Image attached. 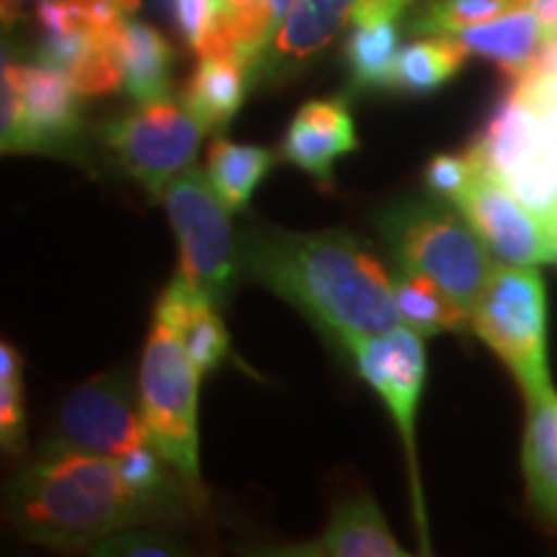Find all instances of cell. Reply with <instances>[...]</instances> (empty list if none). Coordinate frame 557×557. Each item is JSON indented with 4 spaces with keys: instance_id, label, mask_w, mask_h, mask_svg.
<instances>
[{
    "instance_id": "obj_27",
    "label": "cell",
    "mask_w": 557,
    "mask_h": 557,
    "mask_svg": "<svg viewBox=\"0 0 557 557\" xmlns=\"http://www.w3.org/2000/svg\"><path fill=\"white\" fill-rule=\"evenodd\" d=\"M156 13L171 21L181 39L197 50L214 18V0H150Z\"/></svg>"
},
{
    "instance_id": "obj_5",
    "label": "cell",
    "mask_w": 557,
    "mask_h": 557,
    "mask_svg": "<svg viewBox=\"0 0 557 557\" xmlns=\"http://www.w3.org/2000/svg\"><path fill=\"white\" fill-rule=\"evenodd\" d=\"M199 369L176 333L163 323H152L139 361L137 400L150 444L184 480L199 493Z\"/></svg>"
},
{
    "instance_id": "obj_30",
    "label": "cell",
    "mask_w": 557,
    "mask_h": 557,
    "mask_svg": "<svg viewBox=\"0 0 557 557\" xmlns=\"http://www.w3.org/2000/svg\"><path fill=\"white\" fill-rule=\"evenodd\" d=\"M3 152H21V135H24V96H21L18 62L3 54Z\"/></svg>"
},
{
    "instance_id": "obj_8",
    "label": "cell",
    "mask_w": 557,
    "mask_h": 557,
    "mask_svg": "<svg viewBox=\"0 0 557 557\" xmlns=\"http://www.w3.org/2000/svg\"><path fill=\"white\" fill-rule=\"evenodd\" d=\"M421 333L406 329H393L377 338H369L354 351L359 374L374 393L385 403L393 416L403 447L408 455L410 470V493H413L416 527L421 534L423 553H429V527L426 508H423L421 478H418L416 459V410L421 400L423 385H426V348H423Z\"/></svg>"
},
{
    "instance_id": "obj_17",
    "label": "cell",
    "mask_w": 557,
    "mask_h": 557,
    "mask_svg": "<svg viewBox=\"0 0 557 557\" xmlns=\"http://www.w3.org/2000/svg\"><path fill=\"white\" fill-rule=\"evenodd\" d=\"M256 86L253 65L243 58H199L181 101L209 129H225Z\"/></svg>"
},
{
    "instance_id": "obj_2",
    "label": "cell",
    "mask_w": 557,
    "mask_h": 557,
    "mask_svg": "<svg viewBox=\"0 0 557 557\" xmlns=\"http://www.w3.org/2000/svg\"><path fill=\"white\" fill-rule=\"evenodd\" d=\"M163 517L124 483L111 457L47 444L11 485V519L26 540L50 547L96 542Z\"/></svg>"
},
{
    "instance_id": "obj_21",
    "label": "cell",
    "mask_w": 557,
    "mask_h": 557,
    "mask_svg": "<svg viewBox=\"0 0 557 557\" xmlns=\"http://www.w3.org/2000/svg\"><path fill=\"white\" fill-rule=\"evenodd\" d=\"M470 52L455 34H436V37H418L408 41L398 54L393 73V90L403 94H434L455 78L468 62Z\"/></svg>"
},
{
    "instance_id": "obj_28",
    "label": "cell",
    "mask_w": 557,
    "mask_h": 557,
    "mask_svg": "<svg viewBox=\"0 0 557 557\" xmlns=\"http://www.w3.org/2000/svg\"><path fill=\"white\" fill-rule=\"evenodd\" d=\"M478 169V156L472 148L462 156H436L431 158L426 169V189L434 199H442L451 205L457 199V194L465 189L472 173Z\"/></svg>"
},
{
    "instance_id": "obj_9",
    "label": "cell",
    "mask_w": 557,
    "mask_h": 557,
    "mask_svg": "<svg viewBox=\"0 0 557 557\" xmlns=\"http://www.w3.org/2000/svg\"><path fill=\"white\" fill-rule=\"evenodd\" d=\"M143 444H150V436L124 372L83 382L67 393L54 416L52 447L120 459Z\"/></svg>"
},
{
    "instance_id": "obj_14",
    "label": "cell",
    "mask_w": 557,
    "mask_h": 557,
    "mask_svg": "<svg viewBox=\"0 0 557 557\" xmlns=\"http://www.w3.org/2000/svg\"><path fill=\"white\" fill-rule=\"evenodd\" d=\"M274 555L297 557H400L406 549L393 537L387 521L369 493L359 491L346 496L333 508L329 527L318 540L276 549Z\"/></svg>"
},
{
    "instance_id": "obj_11",
    "label": "cell",
    "mask_w": 557,
    "mask_h": 557,
    "mask_svg": "<svg viewBox=\"0 0 557 557\" xmlns=\"http://www.w3.org/2000/svg\"><path fill=\"white\" fill-rule=\"evenodd\" d=\"M359 148L351 109L341 96L312 99L297 109L282 139V158L302 169L320 189L333 186V163Z\"/></svg>"
},
{
    "instance_id": "obj_1",
    "label": "cell",
    "mask_w": 557,
    "mask_h": 557,
    "mask_svg": "<svg viewBox=\"0 0 557 557\" xmlns=\"http://www.w3.org/2000/svg\"><path fill=\"white\" fill-rule=\"evenodd\" d=\"M240 261L253 282L295 305L348 357L369 338L400 325L395 278L344 230L250 227L240 243Z\"/></svg>"
},
{
    "instance_id": "obj_29",
    "label": "cell",
    "mask_w": 557,
    "mask_h": 557,
    "mask_svg": "<svg viewBox=\"0 0 557 557\" xmlns=\"http://www.w3.org/2000/svg\"><path fill=\"white\" fill-rule=\"evenodd\" d=\"M90 553L96 555H181L184 549L173 537L163 532H148V529H124L120 534H111V537L96 542L90 547Z\"/></svg>"
},
{
    "instance_id": "obj_18",
    "label": "cell",
    "mask_w": 557,
    "mask_h": 557,
    "mask_svg": "<svg viewBox=\"0 0 557 557\" xmlns=\"http://www.w3.org/2000/svg\"><path fill=\"white\" fill-rule=\"evenodd\" d=\"M527 406L521 462H524L529 498L540 517L557 529V393L549 389L540 398L527 400Z\"/></svg>"
},
{
    "instance_id": "obj_15",
    "label": "cell",
    "mask_w": 557,
    "mask_h": 557,
    "mask_svg": "<svg viewBox=\"0 0 557 557\" xmlns=\"http://www.w3.org/2000/svg\"><path fill=\"white\" fill-rule=\"evenodd\" d=\"M156 320L176 333L199 374L212 372L227 359L230 336L218 315V305L194 289L181 271L160 295Z\"/></svg>"
},
{
    "instance_id": "obj_7",
    "label": "cell",
    "mask_w": 557,
    "mask_h": 557,
    "mask_svg": "<svg viewBox=\"0 0 557 557\" xmlns=\"http://www.w3.org/2000/svg\"><path fill=\"white\" fill-rule=\"evenodd\" d=\"M207 127L184 101L160 99L137 103V109L103 124V143L132 178L150 194H163L178 176L194 169Z\"/></svg>"
},
{
    "instance_id": "obj_4",
    "label": "cell",
    "mask_w": 557,
    "mask_h": 557,
    "mask_svg": "<svg viewBox=\"0 0 557 557\" xmlns=\"http://www.w3.org/2000/svg\"><path fill=\"white\" fill-rule=\"evenodd\" d=\"M470 331L504 361L527 400L553 389L547 367V295L537 269L496 263L470 312Z\"/></svg>"
},
{
    "instance_id": "obj_24",
    "label": "cell",
    "mask_w": 557,
    "mask_h": 557,
    "mask_svg": "<svg viewBox=\"0 0 557 557\" xmlns=\"http://www.w3.org/2000/svg\"><path fill=\"white\" fill-rule=\"evenodd\" d=\"M521 9H532V0H421L408 13V34H459Z\"/></svg>"
},
{
    "instance_id": "obj_6",
    "label": "cell",
    "mask_w": 557,
    "mask_h": 557,
    "mask_svg": "<svg viewBox=\"0 0 557 557\" xmlns=\"http://www.w3.org/2000/svg\"><path fill=\"white\" fill-rule=\"evenodd\" d=\"M165 212L181 246V274L214 305L233 295L243 261L230 209L199 169L186 171L163 194Z\"/></svg>"
},
{
    "instance_id": "obj_22",
    "label": "cell",
    "mask_w": 557,
    "mask_h": 557,
    "mask_svg": "<svg viewBox=\"0 0 557 557\" xmlns=\"http://www.w3.org/2000/svg\"><path fill=\"white\" fill-rule=\"evenodd\" d=\"M398 21H372V24H351L344 60L354 88L359 90H393L395 62L400 54Z\"/></svg>"
},
{
    "instance_id": "obj_33",
    "label": "cell",
    "mask_w": 557,
    "mask_h": 557,
    "mask_svg": "<svg viewBox=\"0 0 557 557\" xmlns=\"http://www.w3.org/2000/svg\"><path fill=\"white\" fill-rule=\"evenodd\" d=\"M127 13H135L139 9V0H116Z\"/></svg>"
},
{
    "instance_id": "obj_20",
    "label": "cell",
    "mask_w": 557,
    "mask_h": 557,
    "mask_svg": "<svg viewBox=\"0 0 557 557\" xmlns=\"http://www.w3.org/2000/svg\"><path fill=\"white\" fill-rule=\"evenodd\" d=\"M274 160L276 156L267 148L230 143L218 135L207 152V178L230 212H240L267 178Z\"/></svg>"
},
{
    "instance_id": "obj_23",
    "label": "cell",
    "mask_w": 557,
    "mask_h": 557,
    "mask_svg": "<svg viewBox=\"0 0 557 557\" xmlns=\"http://www.w3.org/2000/svg\"><path fill=\"white\" fill-rule=\"evenodd\" d=\"M395 305L398 315L410 331L421 336L451 333L470 329V315L451 299L447 289H442L434 278L395 271Z\"/></svg>"
},
{
    "instance_id": "obj_34",
    "label": "cell",
    "mask_w": 557,
    "mask_h": 557,
    "mask_svg": "<svg viewBox=\"0 0 557 557\" xmlns=\"http://www.w3.org/2000/svg\"><path fill=\"white\" fill-rule=\"evenodd\" d=\"M549 50H555V52H557V41H555V45H553V47H549Z\"/></svg>"
},
{
    "instance_id": "obj_31",
    "label": "cell",
    "mask_w": 557,
    "mask_h": 557,
    "mask_svg": "<svg viewBox=\"0 0 557 557\" xmlns=\"http://www.w3.org/2000/svg\"><path fill=\"white\" fill-rule=\"evenodd\" d=\"M532 11L537 13L553 41H557V0H532Z\"/></svg>"
},
{
    "instance_id": "obj_16",
    "label": "cell",
    "mask_w": 557,
    "mask_h": 557,
    "mask_svg": "<svg viewBox=\"0 0 557 557\" xmlns=\"http://www.w3.org/2000/svg\"><path fill=\"white\" fill-rule=\"evenodd\" d=\"M455 37L470 54L493 62L511 81H521L527 73H532L555 45L532 9L511 11L506 16L459 32Z\"/></svg>"
},
{
    "instance_id": "obj_32",
    "label": "cell",
    "mask_w": 557,
    "mask_h": 557,
    "mask_svg": "<svg viewBox=\"0 0 557 557\" xmlns=\"http://www.w3.org/2000/svg\"><path fill=\"white\" fill-rule=\"evenodd\" d=\"M29 3V0H3V21L5 24H16L21 18V13H24V5Z\"/></svg>"
},
{
    "instance_id": "obj_12",
    "label": "cell",
    "mask_w": 557,
    "mask_h": 557,
    "mask_svg": "<svg viewBox=\"0 0 557 557\" xmlns=\"http://www.w3.org/2000/svg\"><path fill=\"white\" fill-rule=\"evenodd\" d=\"M357 0H295L256 65V83H276L318 58L351 21Z\"/></svg>"
},
{
    "instance_id": "obj_13",
    "label": "cell",
    "mask_w": 557,
    "mask_h": 557,
    "mask_svg": "<svg viewBox=\"0 0 557 557\" xmlns=\"http://www.w3.org/2000/svg\"><path fill=\"white\" fill-rule=\"evenodd\" d=\"M24 96V135L21 152H54L67 148L81 132L78 88L58 67L18 65Z\"/></svg>"
},
{
    "instance_id": "obj_25",
    "label": "cell",
    "mask_w": 557,
    "mask_h": 557,
    "mask_svg": "<svg viewBox=\"0 0 557 557\" xmlns=\"http://www.w3.org/2000/svg\"><path fill=\"white\" fill-rule=\"evenodd\" d=\"M0 436H3V449L11 455L24 449V359L11 341L0 344Z\"/></svg>"
},
{
    "instance_id": "obj_19",
    "label": "cell",
    "mask_w": 557,
    "mask_h": 557,
    "mask_svg": "<svg viewBox=\"0 0 557 557\" xmlns=\"http://www.w3.org/2000/svg\"><path fill=\"white\" fill-rule=\"evenodd\" d=\"M124 90L135 103L171 99V70L176 52L156 26L127 18L122 34Z\"/></svg>"
},
{
    "instance_id": "obj_3",
    "label": "cell",
    "mask_w": 557,
    "mask_h": 557,
    "mask_svg": "<svg viewBox=\"0 0 557 557\" xmlns=\"http://www.w3.org/2000/svg\"><path fill=\"white\" fill-rule=\"evenodd\" d=\"M395 271L434 278L465 312L483 295L496 261L462 212L447 201H403L377 220Z\"/></svg>"
},
{
    "instance_id": "obj_26",
    "label": "cell",
    "mask_w": 557,
    "mask_h": 557,
    "mask_svg": "<svg viewBox=\"0 0 557 557\" xmlns=\"http://www.w3.org/2000/svg\"><path fill=\"white\" fill-rule=\"evenodd\" d=\"M120 45L94 37L83 58L67 70L70 81H73L81 96H107L111 90L124 86Z\"/></svg>"
},
{
    "instance_id": "obj_10",
    "label": "cell",
    "mask_w": 557,
    "mask_h": 557,
    "mask_svg": "<svg viewBox=\"0 0 557 557\" xmlns=\"http://www.w3.org/2000/svg\"><path fill=\"white\" fill-rule=\"evenodd\" d=\"M451 207L462 212L493 256L504 263L513 267L557 263L545 222L513 197L511 189L487 169L480 156L475 173L451 201Z\"/></svg>"
},
{
    "instance_id": "obj_35",
    "label": "cell",
    "mask_w": 557,
    "mask_h": 557,
    "mask_svg": "<svg viewBox=\"0 0 557 557\" xmlns=\"http://www.w3.org/2000/svg\"><path fill=\"white\" fill-rule=\"evenodd\" d=\"M418 3H421V0H413V9H416V5H418Z\"/></svg>"
}]
</instances>
